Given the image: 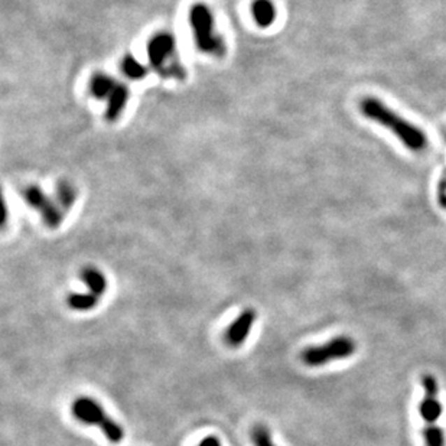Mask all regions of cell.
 <instances>
[{"instance_id": "17", "label": "cell", "mask_w": 446, "mask_h": 446, "mask_svg": "<svg viewBox=\"0 0 446 446\" xmlns=\"http://www.w3.org/2000/svg\"><path fill=\"white\" fill-rule=\"evenodd\" d=\"M252 440L254 446H275L269 429L263 425H257L252 431Z\"/></svg>"}, {"instance_id": "5", "label": "cell", "mask_w": 446, "mask_h": 446, "mask_svg": "<svg viewBox=\"0 0 446 446\" xmlns=\"http://www.w3.org/2000/svg\"><path fill=\"white\" fill-rule=\"evenodd\" d=\"M355 352V343L350 337L333 338L324 345L308 347L302 352V361L309 367H319L332 360H344Z\"/></svg>"}, {"instance_id": "18", "label": "cell", "mask_w": 446, "mask_h": 446, "mask_svg": "<svg viewBox=\"0 0 446 446\" xmlns=\"http://www.w3.org/2000/svg\"><path fill=\"white\" fill-rule=\"evenodd\" d=\"M198 446H221V442L215 436H207L206 439L199 442Z\"/></svg>"}, {"instance_id": "11", "label": "cell", "mask_w": 446, "mask_h": 446, "mask_svg": "<svg viewBox=\"0 0 446 446\" xmlns=\"http://www.w3.org/2000/svg\"><path fill=\"white\" fill-rule=\"evenodd\" d=\"M81 279L82 282L90 287V292L97 295L99 298L106 294L107 291V280L106 276L96 269V267H84L81 272Z\"/></svg>"}, {"instance_id": "10", "label": "cell", "mask_w": 446, "mask_h": 446, "mask_svg": "<svg viewBox=\"0 0 446 446\" xmlns=\"http://www.w3.org/2000/svg\"><path fill=\"white\" fill-rule=\"evenodd\" d=\"M252 15L259 27L267 28L273 24L276 10L271 0H254L252 3Z\"/></svg>"}, {"instance_id": "2", "label": "cell", "mask_w": 446, "mask_h": 446, "mask_svg": "<svg viewBox=\"0 0 446 446\" xmlns=\"http://www.w3.org/2000/svg\"><path fill=\"white\" fill-rule=\"evenodd\" d=\"M148 57L152 69L162 77L182 80L185 70L176 52L175 38L166 32L154 35L148 43Z\"/></svg>"}, {"instance_id": "16", "label": "cell", "mask_w": 446, "mask_h": 446, "mask_svg": "<svg viewBox=\"0 0 446 446\" xmlns=\"http://www.w3.org/2000/svg\"><path fill=\"white\" fill-rule=\"evenodd\" d=\"M58 194V203L62 206V208H71L73 203L75 201V191L70 184H59L57 187Z\"/></svg>"}, {"instance_id": "12", "label": "cell", "mask_w": 446, "mask_h": 446, "mask_svg": "<svg viewBox=\"0 0 446 446\" xmlns=\"http://www.w3.org/2000/svg\"><path fill=\"white\" fill-rule=\"evenodd\" d=\"M116 84H117V81H115L111 77H108L106 74H97L92 78L90 92L97 99H107L110 96V93L113 92Z\"/></svg>"}, {"instance_id": "1", "label": "cell", "mask_w": 446, "mask_h": 446, "mask_svg": "<svg viewBox=\"0 0 446 446\" xmlns=\"http://www.w3.org/2000/svg\"><path fill=\"white\" fill-rule=\"evenodd\" d=\"M360 110L364 117L375 122L390 130L393 135L409 150L422 152L428 145L426 135L420 127L401 117L396 111L389 108L383 101L374 97H366L360 103Z\"/></svg>"}, {"instance_id": "4", "label": "cell", "mask_w": 446, "mask_h": 446, "mask_svg": "<svg viewBox=\"0 0 446 446\" xmlns=\"http://www.w3.org/2000/svg\"><path fill=\"white\" fill-rule=\"evenodd\" d=\"M73 415L85 425H99L110 442L119 443L124 438L119 423L110 419L97 401L90 397H78L73 403Z\"/></svg>"}, {"instance_id": "13", "label": "cell", "mask_w": 446, "mask_h": 446, "mask_svg": "<svg viewBox=\"0 0 446 446\" xmlns=\"http://www.w3.org/2000/svg\"><path fill=\"white\" fill-rule=\"evenodd\" d=\"M66 303L74 310H90L99 305V296L94 294H73L66 298Z\"/></svg>"}, {"instance_id": "6", "label": "cell", "mask_w": 446, "mask_h": 446, "mask_svg": "<svg viewBox=\"0 0 446 446\" xmlns=\"http://www.w3.org/2000/svg\"><path fill=\"white\" fill-rule=\"evenodd\" d=\"M25 198L28 203L36 208L43 220H45L47 224L52 229L58 227L62 221V214H61V207L55 206L52 201L43 194L38 187H31L25 191Z\"/></svg>"}, {"instance_id": "14", "label": "cell", "mask_w": 446, "mask_h": 446, "mask_svg": "<svg viewBox=\"0 0 446 446\" xmlns=\"http://www.w3.org/2000/svg\"><path fill=\"white\" fill-rule=\"evenodd\" d=\"M122 70H123L124 75L129 77L130 80H141L146 75L145 65H142L136 58H133L131 55H127L123 59Z\"/></svg>"}, {"instance_id": "3", "label": "cell", "mask_w": 446, "mask_h": 446, "mask_svg": "<svg viewBox=\"0 0 446 446\" xmlns=\"http://www.w3.org/2000/svg\"><path fill=\"white\" fill-rule=\"evenodd\" d=\"M191 28L194 32L196 47L207 54L221 57L226 45L221 36L214 31V19L210 9L204 5H195L189 13Z\"/></svg>"}, {"instance_id": "8", "label": "cell", "mask_w": 446, "mask_h": 446, "mask_svg": "<svg viewBox=\"0 0 446 446\" xmlns=\"http://www.w3.org/2000/svg\"><path fill=\"white\" fill-rule=\"evenodd\" d=\"M127 100H129V88L124 84L117 82L116 87L113 88V92H111L110 96L107 97L106 117L108 120H116L120 116Z\"/></svg>"}, {"instance_id": "7", "label": "cell", "mask_w": 446, "mask_h": 446, "mask_svg": "<svg viewBox=\"0 0 446 446\" xmlns=\"http://www.w3.org/2000/svg\"><path fill=\"white\" fill-rule=\"evenodd\" d=\"M257 319L256 310L252 308L244 309L241 314L234 319L226 332V341L231 347H240L247 340L252 326Z\"/></svg>"}, {"instance_id": "9", "label": "cell", "mask_w": 446, "mask_h": 446, "mask_svg": "<svg viewBox=\"0 0 446 446\" xmlns=\"http://www.w3.org/2000/svg\"><path fill=\"white\" fill-rule=\"evenodd\" d=\"M419 412L426 425H436V422L442 416V405L438 400V394L425 393V397H423V400L420 401Z\"/></svg>"}, {"instance_id": "15", "label": "cell", "mask_w": 446, "mask_h": 446, "mask_svg": "<svg viewBox=\"0 0 446 446\" xmlns=\"http://www.w3.org/2000/svg\"><path fill=\"white\" fill-rule=\"evenodd\" d=\"M423 438L426 446H445V433L438 425H426Z\"/></svg>"}]
</instances>
